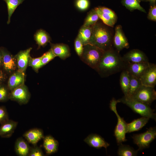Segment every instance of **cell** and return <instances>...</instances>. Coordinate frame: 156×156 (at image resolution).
Returning <instances> with one entry per match:
<instances>
[{
	"label": "cell",
	"instance_id": "5bb4252c",
	"mask_svg": "<svg viewBox=\"0 0 156 156\" xmlns=\"http://www.w3.org/2000/svg\"><path fill=\"white\" fill-rule=\"evenodd\" d=\"M148 62L137 63H126L125 69L129 74L138 78L143 74L150 65Z\"/></svg>",
	"mask_w": 156,
	"mask_h": 156
},
{
	"label": "cell",
	"instance_id": "484cf974",
	"mask_svg": "<svg viewBox=\"0 0 156 156\" xmlns=\"http://www.w3.org/2000/svg\"><path fill=\"white\" fill-rule=\"evenodd\" d=\"M130 75L125 69L122 71L120 77V85L124 96L127 95L130 84Z\"/></svg>",
	"mask_w": 156,
	"mask_h": 156
},
{
	"label": "cell",
	"instance_id": "277c9868",
	"mask_svg": "<svg viewBox=\"0 0 156 156\" xmlns=\"http://www.w3.org/2000/svg\"><path fill=\"white\" fill-rule=\"evenodd\" d=\"M104 51L90 44L83 46L81 60L92 68L96 70Z\"/></svg>",
	"mask_w": 156,
	"mask_h": 156
},
{
	"label": "cell",
	"instance_id": "836d02e7",
	"mask_svg": "<svg viewBox=\"0 0 156 156\" xmlns=\"http://www.w3.org/2000/svg\"><path fill=\"white\" fill-rule=\"evenodd\" d=\"M75 5L79 10L84 11L89 8L90 3L89 0H76Z\"/></svg>",
	"mask_w": 156,
	"mask_h": 156
},
{
	"label": "cell",
	"instance_id": "7a4b0ae2",
	"mask_svg": "<svg viewBox=\"0 0 156 156\" xmlns=\"http://www.w3.org/2000/svg\"><path fill=\"white\" fill-rule=\"evenodd\" d=\"M91 27L92 31L89 44L104 51L111 47L112 38L108 29L97 23Z\"/></svg>",
	"mask_w": 156,
	"mask_h": 156
},
{
	"label": "cell",
	"instance_id": "8d00e7d4",
	"mask_svg": "<svg viewBox=\"0 0 156 156\" xmlns=\"http://www.w3.org/2000/svg\"><path fill=\"white\" fill-rule=\"evenodd\" d=\"M30 147L28 156H43L44 155L41 149L37 146Z\"/></svg>",
	"mask_w": 156,
	"mask_h": 156
},
{
	"label": "cell",
	"instance_id": "4316f807",
	"mask_svg": "<svg viewBox=\"0 0 156 156\" xmlns=\"http://www.w3.org/2000/svg\"><path fill=\"white\" fill-rule=\"evenodd\" d=\"M129 75L130 81L129 91L127 95L125 96L131 97L142 85L139 79L130 74Z\"/></svg>",
	"mask_w": 156,
	"mask_h": 156
},
{
	"label": "cell",
	"instance_id": "4dcf8cb0",
	"mask_svg": "<svg viewBox=\"0 0 156 156\" xmlns=\"http://www.w3.org/2000/svg\"><path fill=\"white\" fill-rule=\"evenodd\" d=\"M99 18L95 9H92L88 13L83 25L92 27L97 23Z\"/></svg>",
	"mask_w": 156,
	"mask_h": 156
},
{
	"label": "cell",
	"instance_id": "ba28073f",
	"mask_svg": "<svg viewBox=\"0 0 156 156\" xmlns=\"http://www.w3.org/2000/svg\"><path fill=\"white\" fill-rule=\"evenodd\" d=\"M99 18L106 25L113 27L116 23L117 17L115 13L111 9L103 6L94 8Z\"/></svg>",
	"mask_w": 156,
	"mask_h": 156
},
{
	"label": "cell",
	"instance_id": "ffe728a7",
	"mask_svg": "<svg viewBox=\"0 0 156 156\" xmlns=\"http://www.w3.org/2000/svg\"><path fill=\"white\" fill-rule=\"evenodd\" d=\"M18 125L17 122L8 119L0 127V136L8 138L11 136Z\"/></svg>",
	"mask_w": 156,
	"mask_h": 156
},
{
	"label": "cell",
	"instance_id": "8fae6325",
	"mask_svg": "<svg viewBox=\"0 0 156 156\" xmlns=\"http://www.w3.org/2000/svg\"><path fill=\"white\" fill-rule=\"evenodd\" d=\"M113 43L116 50L118 52L123 49H128L129 47L128 40L120 25H117L115 27Z\"/></svg>",
	"mask_w": 156,
	"mask_h": 156
},
{
	"label": "cell",
	"instance_id": "1f68e13d",
	"mask_svg": "<svg viewBox=\"0 0 156 156\" xmlns=\"http://www.w3.org/2000/svg\"><path fill=\"white\" fill-rule=\"evenodd\" d=\"M42 56L37 58L31 57L29 60L28 65L31 67L35 70L37 71L43 66L41 62Z\"/></svg>",
	"mask_w": 156,
	"mask_h": 156
},
{
	"label": "cell",
	"instance_id": "7bdbcfd3",
	"mask_svg": "<svg viewBox=\"0 0 156 156\" xmlns=\"http://www.w3.org/2000/svg\"><path fill=\"white\" fill-rule=\"evenodd\" d=\"M140 1H148V0H140Z\"/></svg>",
	"mask_w": 156,
	"mask_h": 156
},
{
	"label": "cell",
	"instance_id": "52a82bcc",
	"mask_svg": "<svg viewBox=\"0 0 156 156\" xmlns=\"http://www.w3.org/2000/svg\"><path fill=\"white\" fill-rule=\"evenodd\" d=\"M131 98L150 106L156 99V92L154 87L142 85Z\"/></svg>",
	"mask_w": 156,
	"mask_h": 156
},
{
	"label": "cell",
	"instance_id": "30bf717a",
	"mask_svg": "<svg viewBox=\"0 0 156 156\" xmlns=\"http://www.w3.org/2000/svg\"><path fill=\"white\" fill-rule=\"evenodd\" d=\"M139 79L143 85L155 87L156 84V65L150 63Z\"/></svg>",
	"mask_w": 156,
	"mask_h": 156
},
{
	"label": "cell",
	"instance_id": "d6a6232c",
	"mask_svg": "<svg viewBox=\"0 0 156 156\" xmlns=\"http://www.w3.org/2000/svg\"><path fill=\"white\" fill-rule=\"evenodd\" d=\"M56 56L50 49L42 56L41 62L43 66L46 64Z\"/></svg>",
	"mask_w": 156,
	"mask_h": 156
},
{
	"label": "cell",
	"instance_id": "4fadbf2b",
	"mask_svg": "<svg viewBox=\"0 0 156 156\" xmlns=\"http://www.w3.org/2000/svg\"><path fill=\"white\" fill-rule=\"evenodd\" d=\"M3 57L2 66L4 70L9 73L14 70L17 64L15 56H13L7 50L3 48H0Z\"/></svg>",
	"mask_w": 156,
	"mask_h": 156
},
{
	"label": "cell",
	"instance_id": "f1b7e54d",
	"mask_svg": "<svg viewBox=\"0 0 156 156\" xmlns=\"http://www.w3.org/2000/svg\"><path fill=\"white\" fill-rule=\"evenodd\" d=\"M6 3L8 14V24L10 22L11 16L17 7L22 4L25 0H3Z\"/></svg>",
	"mask_w": 156,
	"mask_h": 156
},
{
	"label": "cell",
	"instance_id": "3957f363",
	"mask_svg": "<svg viewBox=\"0 0 156 156\" xmlns=\"http://www.w3.org/2000/svg\"><path fill=\"white\" fill-rule=\"evenodd\" d=\"M117 101L118 103H122L126 105L134 112L142 116L156 120V115L154 113V110L152 109L150 106L125 96Z\"/></svg>",
	"mask_w": 156,
	"mask_h": 156
},
{
	"label": "cell",
	"instance_id": "74e56055",
	"mask_svg": "<svg viewBox=\"0 0 156 156\" xmlns=\"http://www.w3.org/2000/svg\"><path fill=\"white\" fill-rule=\"evenodd\" d=\"M9 119L8 114L5 108L0 106V124H3Z\"/></svg>",
	"mask_w": 156,
	"mask_h": 156
},
{
	"label": "cell",
	"instance_id": "9c48e42d",
	"mask_svg": "<svg viewBox=\"0 0 156 156\" xmlns=\"http://www.w3.org/2000/svg\"><path fill=\"white\" fill-rule=\"evenodd\" d=\"M11 91L10 94V99L21 104H26L29 101L30 94L27 88L24 84Z\"/></svg>",
	"mask_w": 156,
	"mask_h": 156
},
{
	"label": "cell",
	"instance_id": "ab89813d",
	"mask_svg": "<svg viewBox=\"0 0 156 156\" xmlns=\"http://www.w3.org/2000/svg\"><path fill=\"white\" fill-rule=\"evenodd\" d=\"M5 75L2 71L0 70V84L4 80Z\"/></svg>",
	"mask_w": 156,
	"mask_h": 156
},
{
	"label": "cell",
	"instance_id": "e0dca14e",
	"mask_svg": "<svg viewBox=\"0 0 156 156\" xmlns=\"http://www.w3.org/2000/svg\"><path fill=\"white\" fill-rule=\"evenodd\" d=\"M51 49L55 55L62 60H65L70 55L69 48L66 44L63 43H50Z\"/></svg>",
	"mask_w": 156,
	"mask_h": 156
},
{
	"label": "cell",
	"instance_id": "d590c367",
	"mask_svg": "<svg viewBox=\"0 0 156 156\" xmlns=\"http://www.w3.org/2000/svg\"><path fill=\"white\" fill-rule=\"evenodd\" d=\"M74 45L75 51L78 55L80 57L83 51V45L77 37L75 39Z\"/></svg>",
	"mask_w": 156,
	"mask_h": 156
},
{
	"label": "cell",
	"instance_id": "83f0119b",
	"mask_svg": "<svg viewBox=\"0 0 156 156\" xmlns=\"http://www.w3.org/2000/svg\"><path fill=\"white\" fill-rule=\"evenodd\" d=\"M140 0H122L121 3L127 9L131 11L135 10L146 13L145 10L140 5Z\"/></svg>",
	"mask_w": 156,
	"mask_h": 156
},
{
	"label": "cell",
	"instance_id": "8992f818",
	"mask_svg": "<svg viewBox=\"0 0 156 156\" xmlns=\"http://www.w3.org/2000/svg\"><path fill=\"white\" fill-rule=\"evenodd\" d=\"M156 137V129L155 127H151L144 132L134 134L132 136L134 143L138 147V151L148 148Z\"/></svg>",
	"mask_w": 156,
	"mask_h": 156
},
{
	"label": "cell",
	"instance_id": "f35d334b",
	"mask_svg": "<svg viewBox=\"0 0 156 156\" xmlns=\"http://www.w3.org/2000/svg\"><path fill=\"white\" fill-rule=\"evenodd\" d=\"M148 18L151 20L156 21V4L150 6L148 13L147 16Z\"/></svg>",
	"mask_w": 156,
	"mask_h": 156
},
{
	"label": "cell",
	"instance_id": "7c38bea8",
	"mask_svg": "<svg viewBox=\"0 0 156 156\" xmlns=\"http://www.w3.org/2000/svg\"><path fill=\"white\" fill-rule=\"evenodd\" d=\"M126 63H137L148 62L147 57L141 51L133 49L129 51L122 57Z\"/></svg>",
	"mask_w": 156,
	"mask_h": 156
},
{
	"label": "cell",
	"instance_id": "603a6c76",
	"mask_svg": "<svg viewBox=\"0 0 156 156\" xmlns=\"http://www.w3.org/2000/svg\"><path fill=\"white\" fill-rule=\"evenodd\" d=\"M30 148L28 144L22 138H18L15 142V150L19 156H28Z\"/></svg>",
	"mask_w": 156,
	"mask_h": 156
},
{
	"label": "cell",
	"instance_id": "d6986e66",
	"mask_svg": "<svg viewBox=\"0 0 156 156\" xmlns=\"http://www.w3.org/2000/svg\"><path fill=\"white\" fill-rule=\"evenodd\" d=\"M24 137L29 143L36 145L44 137L43 131L39 129L34 128L27 131L23 134Z\"/></svg>",
	"mask_w": 156,
	"mask_h": 156
},
{
	"label": "cell",
	"instance_id": "7402d4cb",
	"mask_svg": "<svg viewBox=\"0 0 156 156\" xmlns=\"http://www.w3.org/2000/svg\"><path fill=\"white\" fill-rule=\"evenodd\" d=\"M150 118L143 117L135 119L127 124V133L137 131L140 130L148 123Z\"/></svg>",
	"mask_w": 156,
	"mask_h": 156
},
{
	"label": "cell",
	"instance_id": "2e32d148",
	"mask_svg": "<svg viewBox=\"0 0 156 156\" xmlns=\"http://www.w3.org/2000/svg\"><path fill=\"white\" fill-rule=\"evenodd\" d=\"M84 141L90 146L97 149L104 147L107 150V147L109 146V144L101 136L96 134L89 135Z\"/></svg>",
	"mask_w": 156,
	"mask_h": 156
},
{
	"label": "cell",
	"instance_id": "6da1fadb",
	"mask_svg": "<svg viewBox=\"0 0 156 156\" xmlns=\"http://www.w3.org/2000/svg\"><path fill=\"white\" fill-rule=\"evenodd\" d=\"M126 65L119 52L112 47L104 51L96 71L102 77H107L122 71Z\"/></svg>",
	"mask_w": 156,
	"mask_h": 156
},
{
	"label": "cell",
	"instance_id": "d4e9b609",
	"mask_svg": "<svg viewBox=\"0 0 156 156\" xmlns=\"http://www.w3.org/2000/svg\"><path fill=\"white\" fill-rule=\"evenodd\" d=\"M34 39L39 47H43L50 42L51 38L49 34L44 30H38L34 36Z\"/></svg>",
	"mask_w": 156,
	"mask_h": 156
},
{
	"label": "cell",
	"instance_id": "60d3db41",
	"mask_svg": "<svg viewBox=\"0 0 156 156\" xmlns=\"http://www.w3.org/2000/svg\"><path fill=\"white\" fill-rule=\"evenodd\" d=\"M3 57L2 53L0 50V68L2 66Z\"/></svg>",
	"mask_w": 156,
	"mask_h": 156
},
{
	"label": "cell",
	"instance_id": "b9f144b4",
	"mask_svg": "<svg viewBox=\"0 0 156 156\" xmlns=\"http://www.w3.org/2000/svg\"><path fill=\"white\" fill-rule=\"evenodd\" d=\"M148 1L149 2L150 6L156 4V0H148Z\"/></svg>",
	"mask_w": 156,
	"mask_h": 156
},
{
	"label": "cell",
	"instance_id": "ac0fdd59",
	"mask_svg": "<svg viewBox=\"0 0 156 156\" xmlns=\"http://www.w3.org/2000/svg\"><path fill=\"white\" fill-rule=\"evenodd\" d=\"M24 73L18 70L10 77L8 82V88L12 91L24 84Z\"/></svg>",
	"mask_w": 156,
	"mask_h": 156
},
{
	"label": "cell",
	"instance_id": "5b68a950",
	"mask_svg": "<svg viewBox=\"0 0 156 156\" xmlns=\"http://www.w3.org/2000/svg\"><path fill=\"white\" fill-rule=\"evenodd\" d=\"M118 103L117 100L113 98L110 101L109 107L114 112L117 118V123L114 130V135L117 144L119 145L122 142L127 140L126 134L127 133V123L123 118L119 115L116 109V105Z\"/></svg>",
	"mask_w": 156,
	"mask_h": 156
},
{
	"label": "cell",
	"instance_id": "cb8c5ba5",
	"mask_svg": "<svg viewBox=\"0 0 156 156\" xmlns=\"http://www.w3.org/2000/svg\"><path fill=\"white\" fill-rule=\"evenodd\" d=\"M92 31L91 27L83 25L80 28L77 37L81 41L83 46L89 44Z\"/></svg>",
	"mask_w": 156,
	"mask_h": 156
},
{
	"label": "cell",
	"instance_id": "e575fe53",
	"mask_svg": "<svg viewBox=\"0 0 156 156\" xmlns=\"http://www.w3.org/2000/svg\"><path fill=\"white\" fill-rule=\"evenodd\" d=\"M10 94L5 87L0 85V102H4L9 99Z\"/></svg>",
	"mask_w": 156,
	"mask_h": 156
},
{
	"label": "cell",
	"instance_id": "44dd1931",
	"mask_svg": "<svg viewBox=\"0 0 156 156\" xmlns=\"http://www.w3.org/2000/svg\"><path fill=\"white\" fill-rule=\"evenodd\" d=\"M43 146L47 155H51L57 152L59 142L53 136L48 135L43 138Z\"/></svg>",
	"mask_w": 156,
	"mask_h": 156
},
{
	"label": "cell",
	"instance_id": "9a60e30c",
	"mask_svg": "<svg viewBox=\"0 0 156 156\" xmlns=\"http://www.w3.org/2000/svg\"><path fill=\"white\" fill-rule=\"evenodd\" d=\"M32 48L20 51L15 56L16 59L18 70L25 73L28 65L30 57V53Z\"/></svg>",
	"mask_w": 156,
	"mask_h": 156
},
{
	"label": "cell",
	"instance_id": "f546056e",
	"mask_svg": "<svg viewBox=\"0 0 156 156\" xmlns=\"http://www.w3.org/2000/svg\"><path fill=\"white\" fill-rule=\"evenodd\" d=\"M118 155L120 156H135L137 155L138 151L135 150L130 146L123 144L119 145Z\"/></svg>",
	"mask_w": 156,
	"mask_h": 156
}]
</instances>
